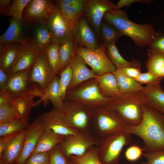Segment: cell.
Returning a JSON list of instances; mask_svg holds the SVG:
<instances>
[{"label": "cell", "instance_id": "36", "mask_svg": "<svg viewBox=\"0 0 164 164\" xmlns=\"http://www.w3.org/2000/svg\"><path fill=\"white\" fill-rule=\"evenodd\" d=\"M98 151V146H94L82 155L71 156L68 159L77 164H104L99 158Z\"/></svg>", "mask_w": 164, "mask_h": 164}, {"label": "cell", "instance_id": "24", "mask_svg": "<svg viewBox=\"0 0 164 164\" xmlns=\"http://www.w3.org/2000/svg\"><path fill=\"white\" fill-rule=\"evenodd\" d=\"M59 79L60 77L58 75L54 77L44 91L42 98L35 102L34 107L43 101L44 106L46 107L50 100L53 106V108L60 109L61 108L64 101L62 99L60 94Z\"/></svg>", "mask_w": 164, "mask_h": 164}, {"label": "cell", "instance_id": "21", "mask_svg": "<svg viewBox=\"0 0 164 164\" xmlns=\"http://www.w3.org/2000/svg\"><path fill=\"white\" fill-rule=\"evenodd\" d=\"M31 69L15 73L9 77L6 89L14 98L32 95L29 80Z\"/></svg>", "mask_w": 164, "mask_h": 164}, {"label": "cell", "instance_id": "3", "mask_svg": "<svg viewBox=\"0 0 164 164\" xmlns=\"http://www.w3.org/2000/svg\"><path fill=\"white\" fill-rule=\"evenodd\" d=\"M144 104L142 91L123 94L104 107L115 112L128 125L136 126L141 121Z\"/></svg>", "mask_w": 164, "mask_h": 164}, {"label": "cell", "instance_id": "15", "mask_svg": "<svg viewBox=\"0 0 164 164\" xmlns=\"http://www.w3.org/2000/svg\"><path fill=\"white\" fill-rule=\"evenodd\" d=\"M9 25L5 32L0 36V44L31 41L30 28L29 24L23 18L11 17Z\"/></svg>", "mask_w": 164, "mask_h": 164}, {"label": "cell", "instance_id": "37", "mask_svg": "<svg viewBox=\"0 0 164 164\" xmlns=\"http://www.w3.org/2000/svg\"><path fill=\"white\" fill-rule=\"evenodd\" d=\"M60 45L52 43L47 47L46 51L49 64L56 75L60 71V60L59 50Z\"/></svg>", "mask_w": 164, "mask_h": 164}, {"label": "cell", "instance_id": "32", "mask_svg": "<svg viewBox=\"0 0 164 164\" xmlns=\"http://www.w3.org/2000/svg\"><path fill=\"white\" fill-rule=\"evenodd\" d=\"M164 63V53L148 52L147 60L145 62L148 72L161 77V71Z\"/></svg>", "mask_w": 164, "mask_h": 164}, {"label": "cell", "instance_id": "2", "mask_svg": "<svg viewBox=\"0 0 164 164\" xmlns=\"http://www.w3.org/2000/svg\"><path fill=\"white\" fill-rule=\"evenodd\" d=\"M103 19L114 27L122 36L129 37L136 45L140 46L145 47L151 44L157 34L151 24L135 23L129 19L125 11L121 9L108 10Z\"/></svg>", "mask_w": 164, "mask_h": 164}, {"label": "cell", "instance_id": "17", "mask_svg": "<svg viewBox=\"0 0 164 164\" xmlns=\"http://www.w3.org/2000/svg\"><path fill=\"white\" fill-rule=\"evenodd\" d=\"M40 52L30 41L20 43L15 60L8 73L9 77L15 73L31 69Z\"/></svg>", "mask_w": 164, "mask_h": 164}, {"label": "cell", "instance_id": "43", "mask_svg": "<svg viewBox=\"0 0 164 164\" xmlns=\"http://www.w3.org/2000/svg\"><path fill=\"white\" fill-rule=\"evenodd\" d=\"M146 164H164V151L143 152Z\"/></svg>", "mask_w": 164, "mask_h": 164}, {"label": "cell", "instance_id": "20", "mask_svg": "<svg viewBox=\"0 0 164 164\" xmlns=\"http://www.w3.org/2000/svg\"><path fill=\"white\" fill-rule=\"evenodd\" d=\"M87 64L83 58L75 53L71 63L72 77L67 91L73 90L86 81L97 77L98 76L88 68Z\"/></svg>", "mask_w": 164, "mask_h": 164}, {"label": "cell", "instance_id": "11", "mask_svg": "<svg viewBox=\"0 0 164 164\" xmlns=\"http://www.w3.org/2000/svg\"><path fill=\"white\" fill-rule=\"evenodd\" d=\"M57 6L50 0H30L26 6L23 19L30 24H46L50 12Z\"/></svg>", "mask_w": 164, "mask_h": 164}, {"label": "cell", "instance_id": "14", "mask_svg": "<svg viewBox=\"0 0 164 164\" xmlns=\"http://www.w3.org/2000/svg\"><path fill=\"white\" fill-rule=\"evenodd\" d=\"M84 16L101 37L100 27L105 13L108 10L114 9L116 4L109 0H85Z\"/></svg>", "mask_w": 164, "mask_h": 164}, {"label": "cell", "instance_id": "29", "mask_svg": "<svg viewBox=\"0 0 164 164\" xmlns=\"http://www.w3.org/2000/svg\"><path fill=\"white\" fill-rule=\"evenodd\" d=\"M34 98L31 95L14 98L12 104L22 120L28 121L31 109L34 107Z\"/></svg>", "mask_w": 164, "mask_h": 164}, {"label": "cell", "instance_id": "44", "mask_svg": "<svg viewBox=\"0 0 164 164\" xmlns=\"http://www.w3.org/2000/svg\"><path fill=\"white\" fill-rule=\"evenodd\" d=\"M147 50L148 52L164 53V35L161 32H157L154 41L148 45Z\"/></svg>", "mask_w": 164, "mask_h": 164}, {"label": "cell", "instance_id": "18", "mask_svg": "<svg viewBox=\"0 0 164 164\" xmlns=\"http://www.w3.org/2000/svg\"><path fill=\"white\" fill-rule=\"evenodd\" d=\"M73 35V39L77 46L94 50L98 45L96 36L84 15L74 25Z\"/></svg>", "mask_w": 164, "mask_h": 164}, {"label": "cell", "instance_id": "28", "mask_svg": "<svg viewBox=\"0 0 164 164\" xmlns=\"http://www.w3.org/2000/svg\"><path fill=\"white\" fill-rule=\"evenodd\" d=\"M106 52L109 59L116 68L140 67L141 63L139 61L133 60L129 61L125 59L119 53L115 44L106 45Z\"/></svg>", "mask_w": 164, "mask_h": 164}, {"label": "cell", "instance_id": "41", "mask_svg": "<svg viewBox=\"0 0 164 164\" xmlns=\"http://www.w3.org/2000/svg\"><path fill=\"white\" fill-rule=\"evenodd\" d=\"M30 0H13L9 9L6 16L22 19L24 9Z\"/></svg>", "mask_w": 164, "mask_h": 164}, {"label": "cell", "instance_id": "50", "mask_svg": "<svg viewBox=\"0 0 164 164\" xmlns=\"http://www.w3.org/2000/svg\"><path fill=\"white\" fill-rule=\"evenodd\" d=\"M9 79L8 73L0 67V90L6 88Z\"/></svg>", "mask_w": 164, "mask_h": 164}, {"label": "cell", "instance_id": "56", "mask_svg": "<svg viewBox=\"0 0 164 164\" xmlns=\"http://www.w3.org/2000/svg\"><path fill=\"white\" fill-rule=\"evenodd\" d=\"M140 164H146V162H143L142 163H140Z\"/></svg>", "mask_w": 164, "mask_h": 164}, {"label": "cell", "instance_id": "34", "mask_svg": "<svg viewBox=\"0 0 164 164\" xmlns=\"http://www.w3.org/2000/svg\"><path fill=\"white\" fill-rule=\"evenodd\" d=\"M29 121L21 120L0 124V136L4 137L27 129Z\"/></svg>", "mask_w": 164, "mask_h": 164}, {"label": "cell", "instance_id": "33", "mask_svg": "<svg viewBox=\"0 0 164 164\" xmlns=\"http://www.w3.org/2000/svg\"><path fill=\"white\" fill-rule=\"evenodd\" d=\"M100 36L107 45L115 44L118 40L123 36L114 27L104 21H102L100 27Z\"/></svg>", "mask_w": 164, "mask_h": 164}, {"label": "cell", "instance_id": "5", "mask_svg": "<svg viewBox=\"0 0 164 164\" xmlns=\"http://www.w3.org/2000/svg\"><path fill=\"white\" fill-rule=\"evenodd\" d=\"M66 123L77 131L90 132L93 109L77 101H66L59 109Z\"/></svg>", "mask_w": 164, "mask_h": 164}, {"label": "cell", "instance_id": "22", "mask_svg": "<svg viewBox=\"0 0 164 164\" xmlns=\"http://www.w3.org/2000/svg\"><path fill=\"white\" fill-rule=\"evenodd\" d=\"M144 104L156 109L164 115V91L160 85H147L142 91Z\"/></svg>", "mask_w": 164, "mask_h": 164}, {"label": "cell", "instance_id": "9", "mask_svg": "<svg viewBox=\"0 0 164 164\" xmlns=\"http://www.w3.org/2000/svg\"><path fill=\"white\" fill-rule=\"evenodd\" d=\"M101 141L90 132H81L66 137L59 145L68 159L71 156L84 155L92 147L98 146Z\"/></svg>", "mask_w": 164, "mask_h": 164}, {"label": "cell", "instance_id": "46", "mask_svg": "<svg viewBox=\"0 0 164 164\" xmlns=\"http://www.w3.org/2000/svg\"><path fill=\"white\" fill-rule=\"evenodd\" d=\"M48 152L38 153L31 155L24 164H48Z\"/></svg>", "mask_w": 164, "mask_h": 164}, {"label": "cell", "instance_id": "12", "mask_svg": "<svg viewBox=\"0 0 164 164\" xmlns=\"http://www.w3.org/2000/svg\"><path fill=\"white\" fill-rule=\"evenodd\" d=\"M37 118L44 129L65 137L81 132L73 129L66 123L59 109L53 108L49 112L43 113Z\"/></svg>", "mask_w": 164, "mask_h": 164}, {"label": "cell", "instance_id": "45", "mask_svg": "<svg viewBox=\"0 0 164 164\" xmlns=\"http://www.w3.org/2000/svg\"><path fill=\"white\" fill-rule=\"evenodd\" d=\"M142 148L136 145H132L128 147L125 152V156L128 161L134 162L138 159L143 155Z\"/></svg>", "mask_w": 164, "mask_h": 164}, {"label": "cell", "instance_id": "54", "mask_svg": "<svg viewBox=\"0 0 164 164\" xmlns=\"http://www.w3.org/2000/svg\"><path fill=\"white\" fill-rule=\"evenodd\" d=\"M160 76L163 78L164 77V63L161 71Z\"/></svg>", "mask_w": 164, "mask_h": 164}, {"label": "cell", "instance_id": "31", "mask_svg": "<svg viewBox=\"0 0 164 164\" xmlns=\"http://www.w3.org/2000/svg\"><path fill=\"white\" fill-rule=\"evenodd\" d=\"M76 45L73 39L60 45L59 53L60 60V71H62L71 63L75 53Z\"/></svg>", "mask_w": 164, "mask_h": 164}, {"label": "cell", "instance_id": "51", "mask_svg": "<svg viewBox=\"0 0 164 164\" xmlns=\"http://www.w3.org/2000/svg\"><path fill=\"white\" fill-rule=\"evenodd\" d=\"M151 1L149 0H120L116 4V7L114 9H120L122 7L125 6H128L132 3L134 2H150Z\"/></svg>", "mask_w": 164, "mask_h": 164}, {"label": "cell", "instance_id": "25", "mask_svg": "<svg viewBox=\"0 0 164 164\" xmlns=\"http://www.w3.org/2000/svg\"><path fill=\"white\" fill-rule=\"evenodd\" d=\"M31 42L40 51L46 50L52 43L51 37L46 24H30Z\"/></svg>", "mask_w": 164, "mask_h": 164}, {"label": "cell", "instance_id": "42", "mask_svg": "<svg viewBox=\"0 0 164 164\" xmlns=\"http://www.w3.org/2000/svg\"><path fill=\"white\" fill-rule=\"evenodd\" d=\"M163 78L147 71L141 73L138 77L134 79L141 84H145L147 85H160Z\"/></svg>", "mask_w": 164, "mask_h": 164}, {"label": "cell", "instance_id": "10", "mask_svg": "<svg viewBox=\"0 0 164 164\" xmlns=\"http://www.w3.org/2000/svg\"><path fill=\"white\" fill-rule=\"evenodd\" d=\"M46 25L52 43L61 45L73 39V28L57 6L50 12Z\"/></svg>", "mask_w": 164, "mask_h": 164}, {"label": "cell", "instance_id": "35", "mask_svg": "<svg viewBox=\"0 0 164 164\" xmlns=\"http://www.w3.org/2000/svg\"><path fill=\"white\" fill-rule=\"evenodd\" d=\"M57 6L63 16L70 22L73 28L77 21L84 15L85 3L83 5L72 7Z\"/></svg>", "mask_w": 164, "mask_h": 164}, {"label": "cell", "instance_id": "48", "mask_svg": "<svg viewBox=\"0 0 164 164\" xmlns=\"http://www.w3.org/2000/svg\"><path fill=\"white\" fill-rule=\"evenodd\" d=\"M57 6H74L83 5L85 0H58L55 1Z\"/></svg>", "mask_w": 164, "mask_h": 164}, {"label": "cell", "instance_id": "7", "mask_svg": "<svg viewBox=\"0 0 164 164\" xmlns=\"http://www.w3.org/2000/svg\"><path fill=\"white\" fill-rule=\"evenodd\" d=\"M92 121L97 134L102 139L126 131L128 125L115 112L104 107L93 109Z\"/></svg>", "mask_w": 164, "mask_h": 164}, {"label": "cell", "instance_id": "13", "mask_svg": "<svg viewBox=\"0 0 164 164\" xmlns=\"http://www.w3.org/2000/svg\"><path fill=\"white\" fill-rule=\"evenodd\" d=\"M56 75L49 64L46 50L40 51L30 71V83L37 84L44 91Z\"/></svg>", "mask_w": 164, "mask_h": 164}, {"label": "cell", "instance_id": "39", "mask_svg": "<svg viewBox=\"0 0 164 164\" xmlns=\"http://www.w3.org/2000/svg\"><path fill=\"white\" fill-rule=\"evenodd\" d=\"M59 75L60 94L62 99L64 101L67 89L72 78V70L71 64L60 72Z\"/></svg>", "mask_w": 164, "mask_h": 164}, {"label": "cell", "instance_id": "52", "mask_svg": "<svg viewBox=\"0 0 164 164\" xmlns=\"http://www.w3.org/2000/svg\"><path fill=\"white\" fill-rule=\"evenodd\" d=\"M12 1L11 0H0V14L6 16L7 12L10 7Z\"/></svg>", "mask_w": 164, "mask_h": 164}, {"label": "cell", "instance_id": "47", "mask_svg": "<svg viewBox=\"0 0 164 164\" xmlns=\"http://www.w3.org/2000/svg\"><path fill=\"white\" fill-rule=\"evenodd\" d=\"M123 76L135 79L141 73L140 67H129L116 68L114 71Z\"/></svg>", "mask_w": 164, "mask_h": 164}, {"label": "cell", "instance_id": "49", "mask_svg": "<svg viewBox=\"0 0 164 164\" xmlns=\"http://www.w3.org/2000/svg\"><path fill=\"white\" fill-rule=\"evenodd\" d=\"M14 97L10 92L5 88L0 90V105L7 103H12Z\"/></svg>", "mask_w": 164, "mask_h": 164}, {"label": "cell", "instance_id": "38", "mask_svg": "<svg viewBox=\"0 0 164 164\" xmlns=\"http://www.w3.org/2000/svg\"><path fill=\"white\" fill-rule=\"evenodd\" d=\"M20 120L21 119L12 103L0 105V124Z\"/></svg>", "mask_w": 164, "mask_h": 164}, {"label": "cell", "instance_id": "1", "mask_svg": "<svg viewBox=\"0 0 164 164\" xmlns=\"http://www.w3.org/2000/svg\"><path fill=\"white\" fill-rule=\"evenodd\" d=\"M143 117L136 126L128 125L126 131L143 141L145 152L164 151V115L145 104L142 106Z\"/></svg>", "mask_w": 164, "mask_h": 164}, {"label": "cell", "instance_id": "55", "mask_svg": "<svg viewBox=\"0 0 164 164\" xmlns=\"http://www.w3.org/2000/svg\"><path fill=\"white\" fill-rule=\"evenodd\" d=\"M70 160V162H69V164H77L76 163H75V162H73L72 161Z\"/></svg>", "mask_w": 164, "mask_h": 164}, {"label": "cell", "instance_id": "6", "mask_svg": "<svg viewBox=\"0 0 164 164\" xmlns=\"http://www.w3.org/2000/svg\"><path fill=\"white\" fill-rule=\"evenodd\" d=\"M132 141L131 134L126 131L108 135L102 139L98 154L104 164H118L124 147Z\"/></svg>", "mask_w": 164, "mask_h": 164}, {"label": "cell", "instance_id": "4", "mask_svg": "<svg viewBox=\"0 0 164 164\" xmlns=\"http://www.w3.org/2000/svg\"><path fill=\"white\" fill-rule=\"evenodd\" d=\"M114 98L106 97L102 94L95 78L86 81L73 90L67 91L65 101L79 102L93 109L97 107L106 106Z\"/></svg>", "mask_w": 164, "mask_h": 164}, {"label": "cell", "instance_id": "8", "mask_svg": "<svg viewBox=\"0 0 164 164\" xmlns=\"http://www.w3.org/2000/svg\"><path fill=\"white\" fill-rule=\"evenodd\" d=\"M74 51L83 58L97 76L113 72L116 69L107 56L106 45L104 43L94 50L76 46Z\"/></svg>", "mask_w": 164, "mask_h": 164}, {"label": "cell", "instance_id": "23", "mask_svg": "<svg viewBox=\"0 0 164 164\" xmlns=\"http://www.w3.org/2000/svg\"><path fill=\"white\" fill-rule=\"evenodd\" d=\"M101 93L107 98H115L121 94L116 77L112 72H108L96 78Z\"/></svg>", "mask_w": 164, "mask_h": 164}, {"label": "cell", "instance_id": "30", "mask_svg": "<svg viewBox=\"0 0 164 164\" xmlns=\"http://www.w3.org/2000/svg\"><path fill=\"white\" fill-rule=\"evenodd\" d=\"M112 73L116 77L121 94L133 93L143 90L144 87L134 78L122 76L114 71Z\"/></svg>", "mask_w": 164, "mask_h": 164}, {"label": "cell", "instance_id": "40", "mask_svg": "<svg viewBox=\"0 0 164 164\" xmlns=\"http://www.w3.org/2000/svg\"><path fill=\"white\" fill-rule=\"evenodd\" d=\"M48 152V164H69L70 160L65 156L59 144Z\"/></svg>", "mask_w": 164, "mask_h": 164}, {"label": "cell", "instance_id": "16", "mask_svg": "<svg viewBox=\"0 0 164 164\" xmlns=\"http://www.w3.org/2000/svg\"><path fill=\"white\" fill-rule=\"evenodd\" d=\"M26 129L4 137H0L4 144L0 155V164H15L22 151Z\"/></svg>", "mask_w": 164, "mask_h": 164}, {"label": "cell", "instance_id": "27", "mask_svg": "<svg viewBox=\"0 0 164 164\" xmlns=\"http://www.w3.org/2000/svg\"><path fill=\"white\" fill-rule=\"evenodd\" d=\"M20 43L0 44V67L7 73L16 59Z\"/></svg>", "mask_w": 164, "mask_h": 164}, {"label": "cell", "instance_id": "19", "mask_svg": "<svg viewBox=\"0 0 164 164\" xmlns=\"http://www.w3.org/2000/svg\"><path fill=\"white\" fill-rule=\"evenodd\" d=\"M44 129L36 118L29 124L21 153L15 164H24L36 146L39 138Z\"/></svg>", "mask_w": 164, "mask_h": 164}, {"label": "cell", "instance_id": "53", "mask_svg": "<svg viewBox=\"0 0 164 164\" xmlns=\"http://www.w3.org/2000/svg\"><path fill=\"white\" fill-rule=\"evenodd\" d=\"M4 148V144L2 139L0 138V155L2 153Z\"/></svg>", "mask_w": 164, "mask_h": 164}, {"label": "cell", "instance_id": "26", "mask_svg": "<svg viewBox=\"0 0 164 164\" xmlns=\"http://www.w3.org/2000/svg\"><path fill=\"white\" fill-rule=\"evenodd\" d=\"M65 138L51 131L44 129L39 136L35 150L30 156L38 153L48 152L60 143Z\"/></svg>", "mask_w": 164, "mask_h": 164}]
</instances>
